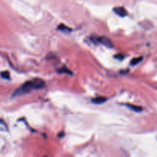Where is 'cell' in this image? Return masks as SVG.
I'll list each match as a JSON object with an SVG mask.
<instances>
[{
    "instance_id": "obj_1",
    "label": "cell",
    "mask_w": 157,
    "mask_h": 157,
    "mask_svg": "<svg viewBox=\"0 0 157 157\" xmlns=\"http://www.w3.org/2000/svg\"><path fill=\"white\" fill-rule=\"evenodd\" d=\"M45 86V81L40 78H35V79L26 82L23 84L21 87H18V89L15 90L14 92L13 97L20 96V95L25 94L29 92H30L32 90H37V89L42 88Z\"/></svg>"
},
{
    "instance_id": "obj_2",
    "label": "cell",
    "mask_w": 157,
    "mask_h": 157,
    "mask_svg": "<svg viewBox=\"0 0 157 157\" xmlns=\"http://www.w3.org/2000/svg\"><path fill=\"white\" fill-rule=\"evenodd\" d=\"M92 41L95 43H99V44H102L103 45L106 46L107 48H113L114 44L112 43V40L106 36H101V37H92Z\"/></svg>"
},
{
    "instance_id": "obj_3",
    "label": "cell",
    "mask_w": 157,
    "mask_h": 157,
    "mask_svg": "<svg viewBox=\"0 0 157 157\" xmlns=\"http://www.w3.org/2000/svg\"><path fill=\"white\" fill-rule=\"evenodd\" d=\"M113 11L115 14H117V15L120 17H125L126 15H127V14H128L127 11H126V9L123 7L114 8Z\"/></svg>"
},
{
    "instance_id": "obj_4",
    "label": "cell",
    "mask_w": 157,
    "mask_h": 157,
    "mask_svg": "<svg viewBox=\"0 0 157 157\" xmlns=\"http://www.w3.org/2000/svg\"><path fill=\"white\" fill-rule=\"evenodd\" d=\"M126 107H128V108H129L130 110H133L135 112H141L143 110V107H139V106H135L133 104H126Z\"/></svg>"
},
{
    "instance_id": "obj_5",
    "label": "cell",
    "mask_w": 157,
    "mask_h": 157,
    "mask_svg": "<svg viewBox=\"0 0 157 157\" xmlns=\"http://www.w3.org/2000/svg\"><path fill=\"white\" fill-rule=\"evenodd\" d=\"M106 98H103V97H98V98H93V99L92 100V103H94V104H103V103H104L105 101H106Z\"/></svg>"
},
{
    "instance_id": "obj_6",
    "label": "cell",
    "mask_w": 157,
    "mask_h": 157,
    "mask_svg": "<svg viewBox=\"0 0 157 157\" xmlns=\"http://www.w3.org/2000/svg\"><path fill=\"white\" fill-rule=\"evenodd\" d=\"M58 30H61L62 32H66V33H69V32H70L71 31H72V29H71L70 28L68 27V26H66V25H63V24L60 25L58 27Z\"/></svg>"
},
{
    "instance_id": "obj_7",
    "label": "cell",
    "mask_w": 157,
    "mask_h": 157,
    "mask_svg": "<svg viewBox=\"0 0 157 157\" xmlns=\"http://www.w3.org/2000/svg\"><path fill=\"white\" fill-rule=\"evenodd\" d=\"M142 59H143V58H142V57H139V58H133V59L131 61V64H132V65H135V64H137L138 63H139L140 61H142Z\"/></svg>"
},
{
    "instance_id": "obj_8",
    "label": "cell",
    "mask_w": 157,
    "mask_h": 157,
    "mask_svg": "<svg viewBox=\"0 0 157 157\" xmlns=\"http://www.w3.org/2000/svg\"><path fill=\"white\" fill-rule=\"evenodd\" d=\"M2 76L3 78H6V79H9L10 75H9V73L8 71H4L2 73Z\"/></svg>"
},
{
    "instance_id": "obj_9",
    "label": "cell",
    "mask_w": 157,
    "mask_h": 157,
    "mask_svg": "<svg viewBox=\"0 0 157 157\" xmlns=\"http://www.w3.org/2000/svg\"><path fill=\"white\" fill-rule=\"evenodd\" d=\"M115 58H118V59H119V60H121V59H123V58H124V55H122V54H119V55H115Z\"/></svg>"
}]
</instances>
